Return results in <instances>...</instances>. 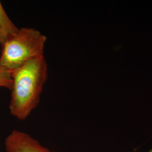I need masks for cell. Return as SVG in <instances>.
I'll use <instances>...</instances> for the list:
<instances>
[{
	"label": "cell",
	"instance_id": "cell-3",
	"mask_svg": "<svg viewBox=\"0 0 152 152\" xmlns=\"http://www.w3.org/2000/svg\"><path fill=\"white\" fill-rule=\"evenodd\" d=\"M6 152H56L43 146L30 135L14 130L5 140Z\"/></svg>",
	"mask_w": 152,
	"mask_h": 152
},
{
	"label": "cell",
	"instance_id": "cell-4",
	"mask_svg": "<svg viewBox=\"0 0 152 152\" xmlns=\"http://www.w3.org/2000/svg\"><path fill=\"white\" fill-rule=\"evenodd\" d=\"M19 28L11 21L0 2V45L6 42L16 33Z\"/></svg>",
	"mask_w": 152,
	"mask_h": 152
},
{
	"label": "cell",
	"instance_id": "cell-6",
	"mask_svg": "<svg viewBox=\"0 0 152 152\" xmlns=\"http://www.w3.org/2000/svg\"><path fill=\"white\" fill-rule=\"evenodd\" d=\"M148 152H152V148H151V149H150V150H149V151Z\"/></svg>",
	"mask_w": 152,
	"mask_h": 152
},
{
	"label": "cell",
	"instance_id": "cell-2",
	"mask_svg": "<svg viewBox=\"0 0 152 152\" xmlns=\"http://www.w3.org/2000/svg\"><path fill=\"white\" fill-rule=\"evenodd\" d=\"M46 40V37L36 29H19L1 46L0 65L12 72L29 60L44 56Z\"/></svg>",
	"mask_w": 152,
	"mask_h": 152
},
{
	"label": "cell",
	"instance_id": "cell-5",
	"mask_svg": "<svg viewBox=\"0 0 152 152\" xmlns=\"http://www.w3.org/2000/svg\"><path fill=\"white\" fill-rule=\"evenodd\" d=\"M12 79L11 71L0 65V87L11 90Z\"/></svg>",
	"mask_w": 152,
	"mask_h": 152
},
{
	"label": "cell",
	"instance_id": "cell-1",
	"mask_svg": "<svg viewBox=\"0 0 152 152\" xmlns=\"http://www.w3.org/2000/svg\"><path fill=\"white\" fill-rule=\"evenodd\" d=\"M11 76L10 114L18 120H26L39 103L48 79V66L44 56L28 61L12 71Z\"/></svg>",
	"mask_w": 152,
	"mask_h": 152
}]
</instances>
